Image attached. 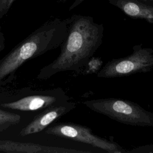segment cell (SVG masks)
I'll use <instances>...</instances> for the list:
<instances>
[{"mask_svg": "<svg viewBox=\"0 0 153 153\" xmlns=\"http://www.w3.org/2000/svg\"><path fill=\"white\" fill-rule=\"evenodd\" d=\"M5 45V39L2 34L0 32V53L4 49Z\"/></svg>", "mask_w": 153, "mask_h": 153, "instance_id": "cell-12", "label": "cell"}, {"mask_svg": "<svg viewBox=\"0 0 153 153\" xmlns=\"http://www.w3.org/2000/svg\"><path fill=\"white\" fill-rule=\"evenodd\" d=\"M69 100L65 92L60 88L45 91L44 94L27 96L19 100L1 103V106L20 111L44 110L51 106Z\"/></svg>", "mask_w": 153, "mask_h": 153, "instance_id": "cell-6", "label": "cell"}, {"mask_svg": "<svg viewBox=\"0 0 153 153\" xmlns=\"http://www.w3.org/2000/svg\"><path fill=\"white\" fill-rule=\"evenodd\" d=\"M127 16L153 24V0H108Z\"/></svg>", "mask_w": 153, "mask_h": 153, "instance_id": "cell-8", "label": "cell"}, {"mask_svg": "<svg viewBox=\"0 0 153 153\" xmlns=\"http://www.w3.org/2000/svg\"><path fill=\"white\" fill-rule=\"evenodd\" d=\"M20 120L21 116L19 114L0 109V131L16 125Z\"/></svg>", "mask_w": 153, "mask_h": 153, "instance_id": "cell-10", "label": "cell"}, {"mask_svg": "<svg viewBox=\"0 0 153 153\" xmlns=\"http://www.w3.org/2000/svg\"><path fill=\"white\" fill-rule=\"evenodd\" d=\"M44 132L49 135L87 143L109 153L127 152V151L118 143L96 135L90 128L81 124L72 123H57L47 127Z\"/></svg>", "mask_w": 153, "mask_h": 153, "instance_id": "cell-5", "label": "cell"}, {"mask_svg": "<svg viewBox=\"0 0 153 153\" xmlns=\"http://www.w3.org/2000/svg\"><path fill=\"white\" fill-rule=\"evenodd\" d=\"M153 69V49L142 44L133 47L132 53L124 57L108 62L98 72L99 78H111L146 73Z\"/></svg>", "mask_w": 153, "mask_h": 153, "instance_id": "cell-4", "label": "cell"}, {"mask_svg": "<svg viewBox=\"0 0 153 153\" xmlns=\"http://www.w3.org/2000/svg\"><path fill=\"white\" fill-rule=\"evenodd\" d=\"M0 152L22 153H78L79 150L45 146L35 143L0 140Z\"/></svg>", "mask_w": 153, "mask_h": 153, "instance_id": "cell-9", "label": "cell"}, {"mask_svg": "<svg viewBox=\"0 0 153 153\" xmlns=\"http://www.w3.org/2000/svg\"><path fill=\"white\" fill-rule=\"evenodd\" d=\"M82 1H83V0H76V1L75 2V4H74L71 6V9L75 8V7L78 5H79L81 2H82Z\"/></svg>", "mask_w": 153, "mask_h": 153, "instance_id": "cell-13", "label": "cell"}, {"mask_svg": "<svg viewBox=\"0 0 153 153\" xmlns=\"http://www.w3.org/2000/svg\"><path fill=\"white\" fill-rule=\"evenodd\" d=\"M127 152L133 153H153V145H146L135 148L131 150L127 151Z\"/></svg>", "mask_w": 153, "mask_h": 153, "instance_id": "cell-11", "label": "cell"}, {"mask_svg": "<svg viewBox=\"0 0 153 153\" xmlns=\"http://www.w3.org/2000/svg\"><path fill=\"white\" fill-rule=\"evenodd\" d=\"M91 111L121 123L139 127H153V112L131 101L117 98H104L84 101Z\"/></svg>", "mask_w": 153, "mask_h": 153, "instance_id": "cell-3", "label": "cell"}, {"mask_svg": "<svg viewBox=\"0 0 153 153\" xmlns=\"http://www.w3.org/2000/svg\"><path fill=\"white\" fill-rule=\"evenodd\" d=\"M75 107L76 103L69 100L48 107L23 127L19 132V135L26 136L41 132Z\"/></svg>", "mask_w": 153, "mask_h": 153, "instance_id": "cell-7", "label": "cell"}, {"mask_svg": "<svg viewBox=\"0 0 153 153\" xmlns=\"http://www.w3.org/2000/svg\"><path fill=\"white\" fill-rule=\"evenodd\" d=\"M68 31L66 21L55 22L32 33L0 60V86L11 82L25 62L60 47Z\"/></svg>", "mask_w": 153, "mask_h": 153, "instance_id": "cell-2", "label": "cell"}, {"mask_svg": "<svg viewBox=\"0 0 153 153\" xmlns=\"http://www.w3.org/2000/svg\"><path fill=\"white\" fill-rule=\"evenodd\" d=\"M66 21L67 35L60 54L39 70V79H48L61 72H81L102 43L103 25L96 23L91 16L75 14Z\"/></svg>", "mask_w": 153, "mask_h": 153, "instance_id": "cell-1", "label": "cell"}]
</instances>
